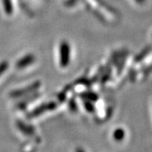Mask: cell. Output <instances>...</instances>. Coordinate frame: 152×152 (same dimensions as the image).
I'll return each mask as SVG.
<instances>
[{
  "mask_svg": "<svg viewBox=\"0 0 152 152\" xmlns=\"http://www.w3.org/2000/svg\"><path fill=\"white\" fill-rule=\"evenodd\" d=\"M61 63L62 66H66L69 61V46L67 43H62L61 46Z\"/></svg>",
  "mask_w": 152,
  "mask_h": 152,
  "instance_id": "1",
  "label": "cell"
},
{
  "mask_svg": "<svg viewBox=\"0 0 152 152\" xmlns=\"http://www.w3.org/2000/svg\"><path fill=\"white\" fill-rule=\"evenodd\" d=\"M33 61H34V57L32 55H27V56L23 58L22 60L19 61L18 63H17V66L19 68H24L27 64H30Z\"/></svg>",
  "mask_w": 152,
  "mask_h": 152,
  "instance_id": "2",
  "label": "cell"
},
{
  "mask_svg": "<svg viewBox=\"0 0 152 152\" xmlns=\"http://www.w3.org/2000/svg\"><path fill=\"white\" fill-rule=\"evenodd\" d=\"M124 131L121 130H117L116 131H115V133H114V137H115V139H116V140H121L123 138V137H124Z\"/></svg>",
  "mask_w": 152,
  "mask_h": 152,
  "instance_id": "3",
  "label": "cell"
}]
</instances>
